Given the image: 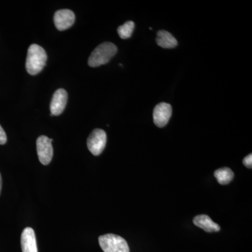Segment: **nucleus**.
Segmentation results:
<instances>
[{
    "instance_id": "f257e3e1",
    "label": "nucleus",
    "mask_w": 252,
    "mask_h": 252,
    "mask_svg": "<svg viewBox=\"0 0 252 252\" xmlns=\"http://www.w3.org/2000/svg\"><path fill=\"white\" fill-rule=\"evenodd\" d=\"M47 61L45 50L37 44H32L28 51L26 67L31 75H36L42 71Z\"/></svg>"
},
{
    "instance_id": "f03ea898",
    "label": "nucleus",
    "mask_w": 252,
    "mask_h": 252,
    "mask_svg": "<svg viewBox=\"0 0 252 252\" xmlns=\"http://www.w3.org/2000/svg\"><path fill=\"white\" fill-rule=\"evenodd\" d=\"M117 52V47L115 44L111 42L102 43L91 53L89 59V66L96 67L107 64Z\"/></svg>"
},
{
    "instance_id": "7ed1b4c3",
    "label": "nucleus",
    "mask_w": 252,
    "mask_h": 252,
    "mask_svg": "<svg viewBox=\"0 0 252 252\" xmlns=\"http://www.w3.org/2000/svg\"><path fill=\"white\" fill-rule=\"evenodd\" d=\"M99 243L104 252H130L125 239L114 234H106L99 238Z\"/></svg>"
},
{
    "instance_id": "20e7f679",
    "label": "nucleus",
    "mask_w": 252,
    "mask_h": 252,
    "mask_svg": "<svg viewBox=\"0 0 252 252\" xmlns=\"http://www.w3.org/2000/svg\"><path fill=\"white\" fill-rule=\"evenodd\" d=\"M53 139H50L46 136L41 135L36 140V151L39 161L44 165H49L52 160L54 155L53 149Z\"/></svg>"
},
{
    "instance_id": "39448f33",
    "label": "nucleus",
    "mask_w": 252,
    "mask_h": 252,
    "mask_svg": "<svg viewBox=\"0 0 252 252\" xmlns=\"http://www.w3.org/2000/svg\"><path fill=\"white\" fill-rule=\"evenodd\" d=\"M107 144V134L101 129H94L87 140V146L91 154L99 156L102 154Z\"/></svg>"
},
{
    "instance_id": "423d86ee",
    "label": "nucleus",
    "mask_w": 252,
    "mask_h": 252,
    "mask_svg": "<svg viewBox=\"0 0 252 252\" xmlns=\"http://www.w3.org/2000/svg\"><path fill=\"white\" fill-rule=\"evenodd\" d=\"M172 106L166 102L158 104L154 109V122L156 126L162 127L167 125L172 116Z\"/></svg>"
},
{
    "instance_id": "0eeeda50",
    "label": "nucleus",
    "mask_w": 252,
    "mask_h": 252,
    "mask_svg": "<svg viewBox=\"0 0 252 252\" xmlns=\"http://www.w3.org/2000/svg\"><path fill=\"white\" fill-rule=\"evenodd\" d=\"M54 23L60 31H65L72 27L75 22V15L69 9H61L55 13Z\"/></svg>"
},
{
    "instance_id": "6e6552de",
    "label": "nucleus",
    "mask_w": 252,
    "mask_h": 252,
    "mask_svg": "<svg viewBox=\"0 0 252 252\" xmlns=\"http://www.w3.org/2000/svg\"><path fill=\"white\" fill-rule=\"evenodd\" d=\"M68 99L67 91L64 89H60L54 93L51 99L50 109H51V115L59 116L65 108Z\"/></svg>"
},
{
    "instance_id": "1a4fd4ad",
    "label": "nucleus",
    "mask_w": 252,
    "mask_h": 252,
    "mask_svg": "<svg viewBox=\"0 0 252 252\" xmlns=\"http://www.w3.org/2000/svg\"><path fill=\"white\" fill-rule=\"evenodd\" d=\"M21 243L23 252H38L35 233L31 227H27L23 230Z\"/></svg>"
},
{
    "instance_id": "9d476101",
    "label": "nucleus",
    "mask_w": 252,
    "mask_h": 252,
    "mask_svg": "<svg viewBox=\"0 0 252 252\" xmlns=\"http://www.w3.org/2000/svg\"><path fill=\"white\" fill-rule=\"evenodd\" d=\"M193 223L208 233L218 232L220 230V225L214 222L207 215H202L195 217L193 219Z\"/></svg>"
},
{
    "instance_id": "9b49d317",
    "label": "nucleus",
    "mask_w": 252,
    "mask_h": 252,
    "mask_svg": "<svg viewBox=\"0 0 252 252\" xmlns=\"http://www.w3.org/2000/svg\"><path fill=\"white\" fill-rule=\"evenodd\" d=\"M157 42L158 45L163 49H173L178 44L175 36L166 31L158 32Z\"/></svg>"
},
{
    "instance_id": "f8f14e48",
    "label": "nucleus",
    "mask_w": 252,
    "mask_h": 252,
    "mask_svg": "<svg viewBox=\"0 0 252 252\" xmlns=\"http://www.w3.org/2000/svg\"><path fill=\"white\" fill-rule=\"evenodd\" d=\"M215 177L220 185H225L233 180L234 173L228 167H222L215 172Z\"/></svg>"
},
{
    "instance_id": "ddd939ff",
    "label": "nucleus",
    "mask_w": 252,
    "mask_h": 252,
    "mask_svg": "<svg viewBox=\"0 0 252 252\" xmlns=\"http://www.w3.org/2000/svg\"><path fill=\"white\" fill-rule=\"evenodd\" d=\"M135 28V23L132 21H127L118 28V34L123 39H128L132 35Z\"/></svg>"
},
{
    "instance_id": "4468645a",
    "label": "nucleus",
    "mask_w": 252,
    "mask_h": 252,
    "mask_svg": "<svg viewBox=\"0 0 252 252\" xmlns=\"http://www.w3.org/2000/svg\"><path fill=\"white\" fill-rule=\"evenodd\" d=\"M243 164L248 168L252 167V154H249L245 158L243 159Z\"/></svg>"
},
{
    "instance_id": "2eb2a0df",
    "label": "nucleus",
    "mask_w": 252,
    "mask_h": 252,
    "mask_svg": "<svg viewBox=\"0 0 252 252\" xmlns=\"http://www.w3.org/2000/svg\"><path fill=\"white\" fill-rule=\"evenodd\" d=\"M6 141H7V137H6V132L2 127L0 126V144L3 145V144H6Z\"/></svg>"
},
{
    "instance_id": "dca6fc26",
    "label": "nucleus",
    "mask_w": 252,
    "mask_h": 252,
    "mask_svg": "<svg viewBox=\"0 0 252 252\" xmlns=\"http://www.w3.org/2000/svg\"><path fill=\"white\" fill-rule=\"evenodd\" d=\"M1 187H2V180H1V176L0 174V194H1Z\"/></svg>"
}]
</instances>
